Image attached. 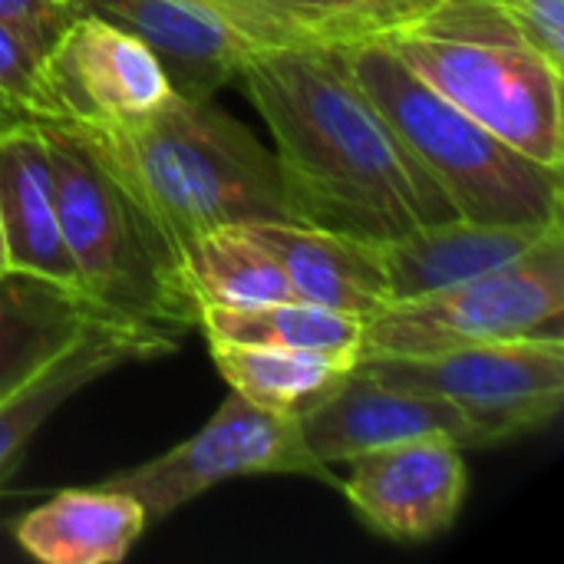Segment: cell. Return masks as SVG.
I'll list each match as a JSON object with an SVG mask.
<instances>
[{
  "label": "cell",
  "mask_w": 564,
  "mask_h": 564,
  "mask_svg": "<svg viewBox=\"0 0 564 564\" xmlns=\"http://www.w3.org/2000/svg\"><path fill=\"white\" fill-rule=\"evenodd\" d=\"M238 79L274 135L284 198L301 225L377 245L459 218L354 79L344 46H261Z\"/></svg>",
  "instance_id": "1"
},
{
  "label": "cell",
  "mask_w": 564,
  "mask_h": 564,
  "mask_svg": "<svg viewBox=\"0 0 564 564\" xmlns=\"http://www.w3.org/2000/svg\"><path fill=\"white\" fill-rule=\"evenodd\" d=\"M73 129L175 254L188 238L221 225L297 221L274 152L212 99L172 89L142 116Z\"/></svg>",
  "instance_id": "2"
},
{
  "label": "cell",
  "mask_w": 564,
  "mask_h": 564,
  "mask_svg": "<svg viewBox=\"0 0 564 564\" xmlns=\"http://www.w3.org/2000/svg\"><path fill=\"white\" fill-rule=\"evenodd\" d=\"M347 66L459 218L486 225L564 221L562 172L502 142L423 83L387 40L344 46Z\"/></svg>",
  "instance_id": "3"
},
{
  "label": "cell",
  "mask_w": 564,
  "mask_h": 564,
  "mask_svg": "<svg viewBox=\"0 0 564 564\" xmlns=\"http://www.w3.org/2000/svg\"><path fill=\"white\" fill-rule=\"evenodd\" d=\"M56 188V212L79 291L116 321L182 334L198 327L178 254L139 202L99 165L66 122H40Z\"/></svg>",
  "instance_id": "4"
},
{
  "label": "cell",
  "mask_w": 564,
  "mask_h": 564,
  "mask_svg": "<svg viewBox=\"0 0 564 564\" xmlns=\"http://www.w3.org/2000/svg\"><path fill=\"white\" fill-rule=\"evenodd\" d=\"M387 46L502 142L562 172L564 69L519 40L489 0H449Z\"/></svg>",
  "instance_id": "5"
},
{
  "label": "cell",
  "mask_w": 564,
  "mask_h": 564,
  "mask_svg": "<svg viewBox=\"0 0 564 564\" xmlns=\"http://www.w3.org/2000/svg\"><path fill=\"white\" fill-rule=\"evenodd\" d=\"M562 327L564 228L496 271L383 307L364 327L360 360L436 357L476 344L564 337Z\"/></svg>",
  "instance_id": "6"
},
{
  "label": "cell",
  "mask_w": 564,
  "mask_h": 564,
  "mask_svg": "<svg viewBox=\"0 0 564 564\" xmlns=\"http://www.w3.org/2000/svg\"><path fill=\"white\" fill-rule=\"evenodd\" d=\"M360 367L387 387L446 400L469 426V449L542 430L564 403V337L476 344L436 357H377Z\"/></svg>",
  "instance_id": "7"
},
{
  "label": "cell",
  "mask_w": 564,
  "mask_h": 564,
  "mask_svg": "<svg viewBox=\"0 0 564 564\" xmlns=\"http://www.w3.org/2000/svg\"><path fill=\"white\" fill-rule=\"evenodd\" d=\"M241 476H307L337 486L330 466L311 456L297 416L264 413L238 393H228L195 436L99 486L132 496L149 522H162L208 489Z\"/></svg>",
  "instance_id": "8"
},
{
  "label": "cell",
  "mask_w": 564,
  "mask_h": 564,
  "mask_svg": "<svg viewBox=\"0 0 564 564\" xmlns=\"http://www.w3.org/2000/svg\"><path fill=\"white\" fill-rule=\"evenodd\" d=\"M69 7L142 40L172 89L192 99H212L215 89L238 79L254 50L291 43L238 0H69Z\"/></svg>",
  "instance_id": "9"
},
{
  "label": "cell",
  "mask_w": 564,
  "mask_h": 564,
  "mask_svg": "<svg viewBox=\"0 0 564 564\" xmlns=\"http://www.w3.org/2000/svg\"><path fill=\"white\" fill-rule=\"evenodd\" d=\"M53 122L109 126L155 109L172 83L155 53L116 23L76 13L40 59Z\"/></svg>",
  "instance_id": "10"
},
{
  "label": "cell",
  "mask_w": 564,
  "mask_h": 564,
  "mask_svg": "<svg viewBox=\"0 0 564 564\" xmlns=\"http://www.w3.org/2000/svg\"><path fill=\"white\" fill-rule=\"evenodd\" d=\"M344 492L373 532L393 542H430L459 519L469 469L456 440L420 436L354 459Z\"/></svg>",
  "instance_id": "11"
},
{
  "label": "cell",
  "mask_w": 564,
  "mask_h": 564,
  "mask_svg": "<svg viewBox=\"0 0 564 564\" xmlns=\"http://www.w3.org/2000/svg\"><path fill=\"white\" fill-rule=\"evenodd\" d=\"M301 433L324 466L354 463L420 436H449L469 449V426L446 400L387 387L360 364L321 406L301 416Z\"/></svg>",
  "instance_id": "12"
},
{
  "label": "cell",
  "mask_w": 564,
  "mask_h": 564,
  "mask_svg": "<svg viewBox=\"0 0 564 564\" xmlns=\"http://www.w3.org/2000/svg\"><path fill=\"white\" fill-rule=\"evenodd\" d=\"M172 350H175V337L112 317L89 324L66 347H59L20 387L0 397V489L10 479V473L20 466L36 430L66 400H73L79 390H86L89 383L126 364H139Z\"/></svg>",
  "instance_id": "13"
},
{
  "label": "cell",
  "mask_w": 564,
  "mask_h": 564,
  "mask_svg": "<svg viewBox=\"0 0 564 564\" xmlns=\"http://www.w3.org/2000/svg\"><path fill=\"white\" fill-rule=\"evenodd\" d=\"M564 221L555 225H486L466 218L426 221L390 241H377V261L387 281L390 304L416 301L436 291H446L476 274L496 271L535 245H542L552 231H562Z\"/></svg>",
  "instance_id": "14"
},
{
  "label": "cell",
  "mask_w": 564,
  "mask_h": 564,
  "mask_svg": "<svg viewBox=\"0 0 564 564\" xmlns=\"http://www.w3.org/2000/svg\"><path fill=\"white\" fill-rule=\"evenodd\" d=\"M245 225L278 258L294 301L354 314L364 321L390 307L387 281L370 241L301 221Z\"/></svg>",
  "instance_id": "15"
},
{
  "label": "cell",
  "mask_w": 564,
  "mask_h": 564,
  "mask_svg": "<svg viewBox=\"0 0 564 564\" xmlns=\"http://www.w3.org/2000/svg\"><path fill=\"white\" fill-rule=\"evenodd\" d=\"M0 221L13 271L40 274L79 291L59 228L53 165L40 122L0 129Z\"/></svg>",
  "instance_id": "16"
},
{
  "label": "cell",
  "mask_w": 564,
  "mask_h": 564,
  "mask_svg": "<svg viewBox=\"0 0 564 564\" xmlns=\"http://www.w3.org/2000/svg\"><path fill=\"white\" fill-rule=\"evenodd\" d=\"M145 509L119 489H66L26 512L17 545L43 564H119L149 529Z\"/></svg>",
  "instance_id": "17"
},
{
  "label": "cell",
  "mask_w": 564,
  "mask_h": 564,
  "mask_svg": "<svg viewBox=\"0 0 564 564\" xmlns=\"http://www.w3.org/2000/svg\"><path fill=\"white\" fill-rule=\"evenodd\" d=\"M109 314L86 294L26 271L0 278V397L20 387L76 334ZM116 321V317H112Z\"/></svg>",
  "instance_id": "18"
},
{
  "label": "cell",
  "mask_w": 564,
  "mask_h": 564,
  "mask_svg": "<svg viewBox=\"0 0 564 564\" xmlns=\"http://www.w3.org/2000/svg\"><path fill=\"white\" fill-rule=\"evenodd\" d=\"M221 380L251 406L278 416H304L321 406L357 360L264 344H208Z\"/></svg>",
  "instance_id": "19"
},
{
  "label": "cell",
  "mask_w": 564,
  "mask_h": 564,
  "mask_svg": "<svg viewBox=\"0 0 564 564\" xmlns=\"http://www.w3.org/2000/svg\"><path fill=\"white\" fill-rule=\"evenodd\" d=\"M178 268L198 307H261L294 301L278 258L248 231V225H221L188 238L178 248Z\"/></svg>",
  "instance_id": "20"
},
{
  "label": "cell",
  "mask_w": 564,
  "mask_h": 564,
  "mask_svg": "<svg viewBox=\"0 0 564 564\" xmlns=\"http://www.w3.org/2000/svg\"><path fill=\"white\" fill-rule=\"evenodd\" d=\"M198 327L208 344H264L288 350H314L360 360L364 317L314 307L304 301H281L261 307H198Z\"/></svg>",
  "instance_id": "21"
},
{
  "label": "cell",
  "mask_w": 564,
  "mask_h": 564,
  "mask_svg": "<svg viewBox=\"0 0 564 564\" xmlns=\"http://www.w3.org/2000/svg\"><path fill=\"white\" fill-rule=\"evenodd\" d=\"M291 43L357 46L416 30L449 0H238Z\"/></svg>",
  "instance_id": "22"
},
{
  "label": "cell",
  "mask_w": 564,
  "mask_h": 564,
  "mask_svg": "<svg viewBox=\"0 0 564 564\" xmlns=\"http://www.w3.org/2000/svg\"><path fill=\"white\" fill-rule=\"evenodd\" d=\"M26 122H53L40 83V56L0 23V129Z\"/></svg>",
  "instance_id": "23"
},
{
  "label": "cell",
  "mask_w": 564,
  "mask_h": 564,
  "mask_svg": "<svg viewBox=\"0 0 564 564\" xmlns=\"http://www.w3.org/2000/svg\"><path fill=\"white\" fill-rule=\"evenodd\" d=\"M506 23L542 53L552 66L564 69V0H489Z\"/></svg>",
  "instance_id": "24"
},
{
  "label": "cell",
  "mask_w": 564,
  "mask_h": 564,
  "mask_svg": "<svg viewBox=\"0 0 564 564\" xmlns=\"http://www.w3.org/2000/svg\"><path fill=\"white\" fill-rule=\"evenodd\" d=\"M76 17L69 0H0V23L10 26L40 59Z\"/></svg>",
  "instance_id": "25"
},
{
  "label": "cell",
  "mask_w": 564,
  "mask_h": 564,
  "mask_svg": "<svg viewBox=\"0 0 564 564\" xmlns=\"http://www.w3.org/2000/svg\"><path fill=\"white\" fill-rule=\"evenodd\" d=\"M13 271V261H10V248H7V231H3V221H0V278Z\"/></svg>",
  "instance_id": "26"
}]
</instances>
